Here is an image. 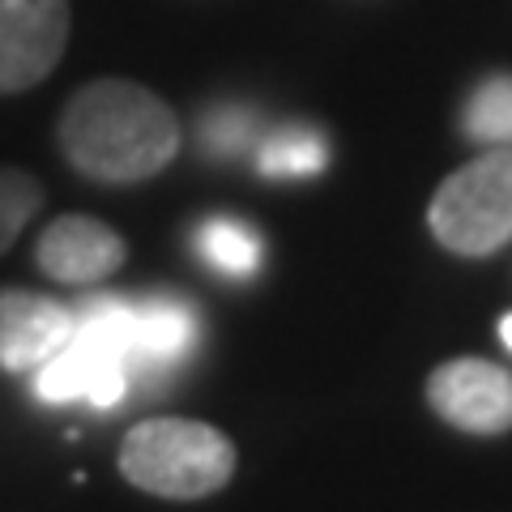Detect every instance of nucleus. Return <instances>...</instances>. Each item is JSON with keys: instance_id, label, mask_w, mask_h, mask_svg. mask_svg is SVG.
Segmentation results:
<instances>
[{"instance_id": "f257e3e1", "label": "nucleus", "mask_w": 512, "mask_h": 512, "mask_svg": "<svg viewBox=\"0 0 512 512\" xmlns=\"http://www.w3.org/2000/svg\"><path fill=\"white\" fill-rule=\"evenodd\" d=\"M56 141L86 180L141 184L180 154V120L154 90L99 77L64 103Z\"/></svg>"}, {"instance_id": "f03ea898", "label": "nucleus", "mask_w": 512, "mask_h": 512, "mask_svg": "<svg viewBox=\"0 0 512 512\" xmlns=\"http://www.w3.org/2000/svg\"><path fill=\"white\" fill-rule=\"evenodd\" d=\"M120 474L163 500H201L231 483L235 448L197 419H146L120 444Z\"/></svg>"}, {"instance_id": "7ed1b4c3", "label": "nucleus", "mask_w": 512, "mask_h": 512, "mask_svg": "<svg viewBox=\"0 0 512 512\" xmlns=\"http://www.w3.org/2000/svg\"><path fill=\"white\" fill-rule=\"evenodd\" d=\"M128 355H133V299H90L77 312L73 338L35 372V393L52 406H116L128 393Z\"/></svg>"}, {"instance_id": "20e7f679", "label": "nucleus", "mask_w": 512, "mask_h": 512, "mask_svg": "<svg viewBox=\"0 0 512 512\" xmlns=\"http://www.w3.org/2000/svg\"><path fill=\"white\" fill-rule=\"evenodd\" d=\"M427 227L448 252L491 256L512 239V146H491L436 188Z\"/></svg>"}, {"instance_id": "39448f33", "label": "nucleus", "mask_w": 512, "mask_h": 512, "mask_svg": "<svg viewBox=\"0 0 512 512\" xmlns=\"http://www.w3.org/2000/svg\"><path fill=\"white\" fill-rule=\"evenodd\" d=\"M69 0H0V94L39 86L69 47Z\"/></svg>"}, {"instance_id": "423d86ee", "label": "nucleus", "mask_w": 512, "mask_h": 512, "mask_svg": "<svg viewBox=\"0 0 512 512\" xmlns=\"http://www.w3.org/2000/svg\"><path fill=\"white\" fill-rule=\"evenodd\" d=\"M427 402L461 431L500 436L512 427V372L487 359H448L427 376Z\"/></svg>"}, {"instance_id": "0eeeda50", "label": "nucleus", "mask_w": 512, "mask_h": 512, "mask_svg": "<svg viewBox=\"0 0 512 512\" xmlns=\"http://www.w3.org/2000/svg\"><path fill=\"white\" fill-rule=\"evenodd\" d=\"M39 269L64 286H94L124 265V239L90 214H64L39 235Z\"/></svg>"}, {"instance_id": "6e6552de", "label": "nucleus", "mask_w": 512, "mask_h": 512, "mask_svg": "<svg viewBox=\"0 0 512 512\" xmlns=\"http://www.w3.org/2000/svg\"><path fill=\"white\" fill-rule=\"evenodd\" d=\"M77 312L56 299L5 291L0 295V367L9 372H39L56 350L73 338Z\"/></svg>"}, {"instance_id": "1a4fd4ad", "label": "nucleus", "mask_w": 512, "mask_h": 512, "mask_svg": "<svg viewBox=\"0 0 512 512\" xmlns=\"http://www.w3.org/2000/svg\"><path fill=\"white\" fill-rule=\"evenodd\" d=\"M197 346V312L175 295L133 299V355L128 376H158L171 372Z\"/></svg>"}, {"instance_id": "9d476101", "label": "nucleus", "mask_w": 512, "mask_h": 512, "mask_svg": "<svg viewBox=\"0 0 512 512\" xmlns=\"http://www.w3.org/2000/svg\"><path fill=\"white\" fill-rule=\"evenodd\" d=\"M325 163H329L325 137L303 124L274 128V133L256 146V171L269 175V180H308V175L325 171Z\"/></svg>"}, {"instance_id": "9b49d317", "label": "nucleus", "mask_w": 512, "mask_h": 512, "mask_svg": "<svg viewBox=\"0 0 512 512\" xmlns=\"http://www.w3.org/2000/svg\"><path fill=\"white\" fill-rule=\"evenodd\" d=\"M201 261L227 278H252L261 265V235L239 218H210L197 231Z\"/></svg>"}, {"instance_id": "f8f14e48", "label": "nucleus", "mask_w": 512, "mask_h": 512, "mask_svg": "<svg viewBox=\"0 0 512 512\" xmlns=\"http://www.w3.org/2000/svg\"><path fill=\"white\" fill-rule=\"evenodd\" d=\"M466 137L478 146H512V73H495L470 94Z\"/></svg>"}, {"instance_id": "ddd939ff", "label": "nucleus", "mask_w": 512, "mask_h": 512, "mask_svg": "<svg viewBox=\"0 0 512 512\" xmlns=\"http://www.w3.org/2000/svg\"><path fill=\"white\" fill-rule=\"evenodd\" d=\"M43 205V184L22 167H0V252L13 248V239Z\"/></svg>"}, {"instance_id": "4468645a", "label": "nucleus", "mask_w": 512, "mask_h": 512, "mask_svg": "<svg viewBox=\"0 0 512 512\" xmlns=\"http://www.w3.org/2000/svg\"><path fill=\"white\" fill-rule=\"evenodd\" d=\"M252 141V116L239 107H218L201 120V146L214 154H239Z\"/></svg>"}, {"instance_id": "2eb2a0df", "label": "nucleus", "mask_w": 512, "mask_h": 512, "mask_svg": "<svg viewBox=\"0 0 512 512\" xmlns=\"http://www.w3.org/2000/svg\"><path fill=\"white\" fill-rule=\"evenodd\" d=\"M500 338H504V346L512 350V312H508V316L500 320Z\"/></svg>"}]
</instances>
